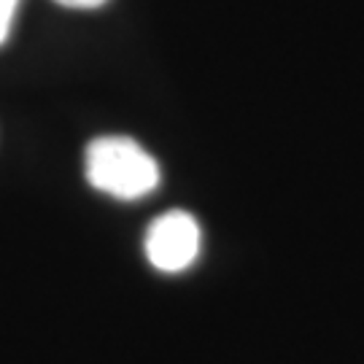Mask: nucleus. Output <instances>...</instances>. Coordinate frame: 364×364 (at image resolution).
<instances>
[{
    "instance_id": "f03ea898",
    "label": "nucleus",
    "mask_w": 364,
    "mask_h": 364,
    "mask_svg": "<svg viewBox=\"0 0 364 364\" xmlns=\"http://www.w3.org/2000/svg\"><path fill=\"white\" fill-rule=\"evenodd\" d=\"M203 232L192 213L168 210L156 216L146 232V257L162 273H181L200 257Z\"/></svg>"
},
{
    "instance_id": "f257e3e1",
    "label": "nucleus",
    "mask_w": 364,
    "mask_h": 364,
    "mask_svg": "<svg viewBox=\"0 0 364 364\" xmlns=\"http://www.w3.org/2000/svg\"><path fill=\"white\" fill-rule=\"evenodd\" d=\"M87 181L117 200H141L159 186V165L138 141L103 135L87 146Z\"/></svg>"
},
{
    "instance_id": "7ed1b4c3",
    "label": "nucleus",
    "mask_w": 364,
    "mask_h": 364,
    "mask_svg": "<svg viewBox=\"0 0 364 364\" xmlns=\"http://www.w3.org/2000/svg\"><path fill=\"white\" fill-rule=\"evenodd\" d=\"M16 6H19V0H0V43L9 38V33H11Z\"/></svg>"
},
{
    "instance_id": "20e7f679",
    "label": "nucleus",
    "mask_w": 364,
    "mask_h": 364,
    "mask_svg": "<svg viewBox=\"0 0 364 364\" xmlns=\"http://www.w3.org/2000/svg\"><path fill=\"white\" fill-rule=\"evenodd\" d=\"M54 3H60L65 9H100L108 0H54Z\"/></svg>"
}]
</instances>
